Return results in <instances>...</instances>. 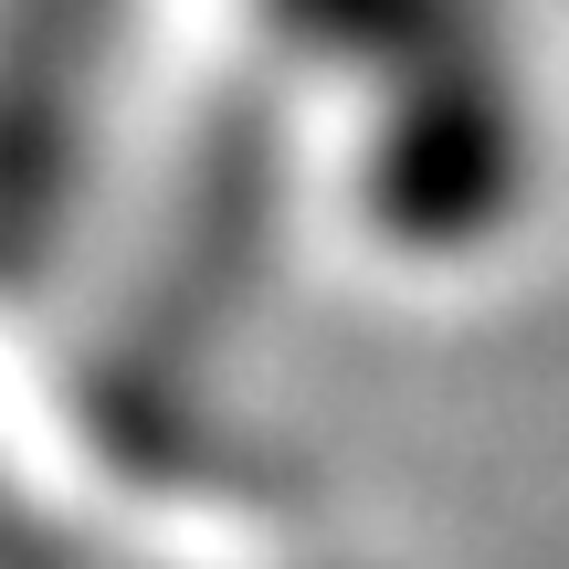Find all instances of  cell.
<instances>
[{"label":"cell","instance_id":"1","mask_svg":"<svg viewBox=\"0 0 569 569\" xmlns=\"http://www.w3.org/2000/svg\"><path fill=\"white\" fill-rule=\"evenodd\" d=\"M528 201V106L486 42L411 63L369 148V222L401 253H475Z\"/></svg>","mask_w":569,"mask_h":569},{"label":"cell","instance_id":"2","mask_svg":"<svg viewBox=\"0 0 569 569\" xmlns=\"http://www.w3.org/2000/svg\"><path fill=\"white\" fill-rule=\"evenodd\" d=\"M274 21L317 53H369L390 74L453 53V42H486V11L475 0H274Z\"/></svg>","mask_w":569,"mask_h":569}]
</instances>
